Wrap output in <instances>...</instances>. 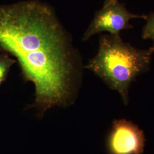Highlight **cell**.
I'll return each instance as SVG.
<instances>
[{"mask_svg": "<svg viewBox=\"0 0 154 154\" xmlns=\"http://www.w3.org/2000/svg\"><path fill=\"white\" fill-rule=\"evenodd\" d=\"M0 49L17 58L41 112L71 102L82 72L79 53L53 9L35 0L0 6Z\"/></svg>", "mask_w": 154, "mask_h": 154, "instance_id": "6da1fadb", "label": "cell"}, {"mask_svg": "<svg viewBox=\"0 0 154 154\" xmlns=\"http://www.w3.org/2000/svg\"><path fill=\"white\" fill-rule=\"evenodd\" d=\"M154 53L150 48L147 50L134 48L123 42L120 35H102L97 54L84 68L93 72L110 88L117 91L127 105L131 83L149 70Z\"/></svg>", "mask_w": 154, "mask_h": 154, "instance_id": "7a4b0ae2", "label": "cell"}, {"mask_svg": "<svg viewBox=\"0 0 154 154\" xmlns=\"http://www.w3.org/2000/svg\"><path fill=\"white\" fill-rule=\"evenodd\" d=\"M146 15L134 14L128 11L123 4L116 0L97 11L86 31L82 40L86 41L94 35L107 32L111 35H119L122 30L133 28L129 21L133 18L147 19Z\"/></svg>", "mask_w": 154, "mask_h": 154, "instance_id": "3957f363", "label": "cell"}, {"mask_svg": "<svg viewBox=\"0 0 154 154\" xmlns=\"http://www.w3.org/2000/svg\"><path fill=\"white\" fill-rule=\"evenodd\" d=\"M146 139L143 131L125 119L113 122L107 146L110 154H142Z\"/></svg>", "mask_w": 154, "mask_h": 154, "instance_id": "277c9868", "label": "cell"}, {"mask_svg": "<svg viewBox=\"0 0 154 154\" xmlns=\"http://www.w3.org/2000/svg\"><path fill=\"white\" fill-rule=\"evenodd\" d=\"M15 62L8 55L0 53V86L5 80L10 68Z\"/></svg>", "mask_w": 154, "mask_h": 154, "instance_id": "5b68a950", "label": "cell"}, {"mask_svg": "<svg viewBox=\"0 0 154 154\" xmlns=\"http://www.w3.org/2000/svg\"><path fill=\"white\" fill-rule=\"evenodd\" d=\"M147 22L143 28L142 38L144 39H151L153 44L150 48L154 51V13L147 17Z\"/></svg>", "mask_w": 154, "mask_h": 154, "instance_id": "8992f818", "label": "cell"}, {"mask_svg": "<svg viewBox=\"0 0 154 154\" xmlns=\"http://www.w3.org/2000/svg\"><path fill=\"white\" fill-rule=\"evenodd\" d=\"M114 1H116V0H104V5L109 4H110V3Z\"/></svg>", "mask_w": 154, "mask_h": 154, "instance_id": "52a82bcc", "label": "cell"}]
</instances>
